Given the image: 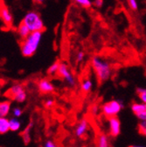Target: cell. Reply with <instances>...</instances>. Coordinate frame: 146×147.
<instances>
[{"label": "cell", "mask_w": 146, "mask_h": 147, "mask_svg": "<svg viewBox=\"0 0 146 147\" xmlns=\"http://www.w3.org/2000/svg\"><path fill=\"white\" fill-rule=\"evenodd\" d=\"M42 32H32L26 39L22 40L20 50L23 56L32 57L38 50L42 40Z\"/></svg>", "instance_id": "cell-1"}, {"label": "cell", "mask_w": 146, "mask_h": 147, "mask_svg": "<svg viewBox=\"0 0 146 147\" xmlns=\"http://www.w3.org/2000/svg\"><path fill=\"white\" fill-rule=\"evenodd\" d=\"M91 64H92V67L98 80L101 82H106L109 79L111 76V67L106 60L99 56H95L91 61Z\"/></svg>", "instance_id": "cell-2"}, {"label": "cell", "mask_w": 146, "mask_h": 147, "mask_svg": "<svg viewBox=\"0 0 146 147\" xmlns=\"http://www.w3.org/2000/svg\"><path fill=\"white\" fill-rule=\"evenodd\" d=\"M22 22L30 29L31 32H42L45 29V25L40 15L35 11H28Z\"/></svg>", "instance_id": "cell-3"}, {"label": "cell", "mask_w": 146, "mask_h": 147, "mask_svg": "<svg viewBox=\"0 0 146 147\" xmlns=\"http://www.w3.org/2000/svg\"><path fill=\"white\" fill-rule=\"evenodd\" d=\"M123 108V103L120 100H112L104 103L102 107V114L108 117H116Z\"/></svg>", "instance_id": "cell-4"}, {"label": "cell", "mask_w": 146, "mask_h": 147, "mask_svg": "<svg viewBox=\"0 0 146 147\" xmlns=\"http://www.w3.org/2000/svg\"><path fill=\"white\" fill-rule=\"evenodd\" d=\"M5 96L8 98L17 102H23L26 99V93L20 84H16L11 86L5 93Z\"/></svg>", "instance_id": "cell-5"}, {"label": "cell", "mask_w": 146, "mask_h": 147, "mask_svg": "<svg viewBox=\"0 0 146 147\" xmlns=\"http://www.w3.org/2000/svg\"><path fill=\"white\" fill-rule=\"evenodd\" d=\"M58 76L61 77L64 80V82H66L67 84L70 87H75L76 85V79L74 74L72 73L71 69L66 63L61 62L58 71Z\"/></svg>", "instance_id": "cell-6"}, {"label": "cell", "mask_w": 146, "mask_h": 147, "mask_svg": "<svg viewBox=\"0 0 146 147\" xmlns=\"http://www.w3.org/2000/svg\"><path fill=\"white\" fill-rule=\"evenodd\" d=\"M0 20L6 28H11L12 26V14L10 11L8 6L4 2V0H0Z\"/></svg>", "instance_id": "cell-7"}, {"label": "cell", "mask_w": 146, "mask_h": 147, "mask_svg": "<svg viewBox=\"0 0 146 147\" xmlns=\"http://www.w3.org/2000/svg\"><path fill=\"white\" fill-rule=\"evenodd\" d=\"M108 131L112 137H117L119 136L121 132V122L116 117H108Z\"/></svg>", "instance_id": "cell-8"}, {"label": "cell", "mask_w": 146, "mask_h": 147, "mask_svg": "<svg viewBox=\"0 0 146 147\" xmlns=\"http://www.w3.org/2000/svg\"><path fill=\"white\" fill-rule=\"evenodd\" d=\"M38 88L42 94H50L54 90V86L48 79H41L38 82Z\"/></svg>", "instance_id": "cell-9"}, {"label": "cell", "mask_w": 146, "mask_h": 147, "mask_svg": "<svg viewBox=\"0 0 146 147\" xmlns=\"http://www.w3.org/2000/svg\"><path fill=\"white\" fill-rule=\"evenodd\" d=\"M88 128H89V123L87 122V119H81L78 124L76 125V128H75V133L76 135V137L78 138H82L86 133L87 131H88Z\"/></svg>", "instance_id": "cell-10"}, {"label": "cell", "mask_w": 146, "mask_h": 147, "mask_svg": "<svg viewBox=\"0 0 146 147\" xmlns=\"http://www.w3.org/2000/svg\"><path fill=\"white\" fill-rule=\"evenodd\" d=\"M32 32L30 31V29L23 23V22H20V24L17 26V36L20 37L21 40H24L26 39V37L31 33Z\"/></svg>", "instance_id": "cell-11"}, {"label": "cell", "mask_w": 146, "mask_h": 147, "mask_svg": "<svg viewBox=\"0 0 146 147\" xmlns=\"http://www.w3.org/2000/svg\"><path fill=\"white\" fill-rule=\"evenodd\" d=\"M11 110V102L9 101L0 102V117H6Z\"/></svg>", "instance_id": "cell-12"}, {"label": "cell", "mask_w": 146, "mask_h": 147, "mask_svg": "<svg viewBox=\"0 0 146 147\" xmlns=\"http://www.w3.org/2000/svg\"><path fill=\"white\" fill-rule=\"evenodd\" d=\"M131 110L133 111V113L137 116L143 111L146 110V103L140 102H134L131 105Z\"/></svg>", "instance_id": "cell-13"}, {"label": "cell", "mask_w": 146, "mask_h": 147, "mask_svg": "<svg viewBox=\"0 0 146 147\" xmlns=\"http://www.w3.org/2000/svg\"><path fill=\"white\" fill-rule=\"evenodd\" d=\"M10 131V122L6 117H0V134H5Z\"/></svg>", "instance_id": "cell-14"}, {"label": "cell", "mask_w": 146, "mask_h": 147, "mask_svg": "<svg viewBox=\"0 0 146 147\" xmlns=\"http://www.w3.org/2000/svg\"><path fill=\"white\" fill-rule=\"evenodd\" d=\"M93 88V82L90 79H85L81 83V89L84 93H87Z\"/></svg>", "instance_id": "cell-15"}, {"label": "cell", "mask_w": 146, "mask_h": 147, "mask_svg": "<svg viewBox=\"0 0 146 147\" xmlns=\"http://www.w3.org/2000/svg\"><path fill=\"white\" fill-rule=\"evenodd\" d=\"M97 147H109L108 144V138L105 134H101L98 137L97 141Z\"/></svg>", "instance_id": "cell-16"}, {"label": "cell", "mask_w": 146, "mask_h": 147, "mask_svg": "<svg viewBox=\"0 0 146 147\" xmlns=\"http://www.w3.org/2000/svg\"><path fill=\"white\" fill-rule=\"evenodd\" d=\"M60 64L61 62H54L53 64H52L48 69H47V73L48 75H51V76H53V75H56L58 74V71H59V67H60Z\"/></svg>", "instance_id": "cell-17"}, {"label": "cell", "mask_w": 146, "mask_h": 147, "mask_svg": "<svg viewBox=\"0 0 146 147\" xmlns=\"http://www.w3.org/2000/svg\"><path fill=\"white\" fill-rule=\"evenodd\" d=\"M9 122H10V130L11 131H17L20 128V121L17 120V118L10 119Z\"/></svg>", "instance_id": "cell-18"}, {"label": "cell", "mask_w": 146, "mask_h": 147, "mask_svg": "<svg viewBox=\"0 0 146 147\" xmlns=\"http://www.w3.org/2000/svg\"><path fill=\"white\" fill-rule=\"evenodd\" d=\"M74 1L84 8H89V7H91V5H92V4H93L91 0H74Z\"/></svg>", "instance_id": "cell-19"}, {"label": "cell", "mask_w": 146, "mask_h": 147, "mask_svg": "<svg viewBox=\"0 0 146 147\" xmlns=\"http://www.w3.org/2000/svg\"><path fill=\"white\" fill-rule=\"evenodd\" d=\"M137 94L141 102L146 103V88H137Z\"/></svg>", "instance_id": "cell-20"}, {"label": "cell", "mask_w": 146, "mask_h": 147, "mask_svg": "<svg viewBox=\"0 0 146 147\" xmlns=\"http://www.w3.org/2000/svg\"><path fill=\"white\" fill-rule=\"evenodd\" d=\"M138 131L142 135L146 137V121H140L138 124Z\"/></svg>", "instance_id": "cell-21"}, {"label": "cell", "mask_w": 146, "mask_h": 147, "mask_svg": "<svg viewBox=\"0 0 146 147\" xmlns=\"http://www.w3.org/2000/svg\"><path fill=\"white\" fill-rule=\"evenodd\" d=\"M128 4H129V6L131 10L133 11H137L138 9V3L137 0H127Z\"/></svg>", "instance_id": "cell-22"}, {"label": "cell", "mask_w": 146, "mask_h": 147, "mask_svg": "<svg viewBox=\"0 0 146 147\" xmlns=\"http://www.w3.org/2000/svg\"><path fill=\"white\" fill-rule=\"evenodd\" d=\"M84 58H85V54H84V53H83V52L80 51V52H78V53H76L75 61H76L78 63L82 62V61H83V60H84Z\"/></svg>", "instance_id": "cell-23"}, {"label": "cell", "mask_w": 146, "mask_h": 147, "mask_svg": "<svg viewBox=\"0 0 146 147\" xmlns=\"http://www.w3.org/2000/svg\"><path fill=\"white\" fill-rule=\"evenodd\" d=\"M53 105H54V100H53V99L48 98V99L46 100V102H45V107H46V109H50V108H52Z\"/></svg>", "instance_id": "cell-24"}, {"label": "cell", "mask_w": 146, "mask_h": 147, "mask_svg": "<svg viewBox=\"0 0 146 147\" xmlns=\"http://www.w3.org/2000/svg\"><path fill=\"white\" fill-rule=\"evenodd\" d=\"M12 112H13V115L14 117H20L21 115H22V109L20 108H14L13 110H12Z\"/></svg>", "instance_id": "cell-25"}, {"label": "cell", "mask_w": 146, "mask_h": 147, "mask_svg": "<svg viewBox=\"0 0 146 147\" xmlns=\"http://www.w3.org/2000/svg\"><path fill=\"white\" fill-rule=\"evenodd\" d=\"M137 117L140 121H146V110L142 113H140V114H138V115H137Z\"/></svg>", "instance_id": "cell-26"}, {"label": "cell", "mask_w": 146, "mask_h": 147, "mask_svg": "<svg viewBox=\"0 0 146 147\" xmlns=\"http://www.w3.org/2000/svg\"><path fill=\"white\" fill-rule=\"evenodd\" d=\"M44 147H57V145L54 144L52 141H51V140H48V141H46L45 144H44Z\"/></svg>", "instance_id": "cell-27"}, {"label": "cell", "mask_w": 146, "mask_h": 147, "mask_svg": "<svg viewBox=\"0 0 146 147\" xmlns=\"http://www.w3.org/2000/svg\"><path fill=\"white\" fill-rule=\"evenodd\" d=\"M94 5L95 6L101 8L103 5V0H94Z\"/></svg>", "instance_id": "cell-28"}, {"label": "cell", "mask_w": 146, "mask_h": 147, "mask_svg": "<svg viewBox=\"0 0 146 147\" xmlns=\"http://www.w3.org/2000/svg\"><path fill=\"white\" fill-rule=\"evenodd\" d=\"M91 111H92V113H93L94 115H96V114L98 113V107H97L96 105L93 106L92 109H91Z\"/></svg>", "instance_id": "cell-29"}, {"label": "cell", "mask_w": 146, "mask_h": 147, "mask_svg": "<svg viewBox=\"0 0 146 147\" xmlns=\"http://www.w3.org/2000/svg\"><path fill=\"white\" fill-rule=\"evenodd\" d=\"M46 0H32V2L36 5H42Z\"/></svg>", "instance_id": "cell-30"}, {"label": "cell", "mask_w": 146, "mask_h": 147, "mask_svg": "<svg viewBox=\"0 0 146 147\" xmlns=\"http://www.w3.org/2000/svg\"><path fill=\"white\" fill-rule=\"evenodd\" d=\"M131 147H146V146H143V145H132Z\"/></svg>", "instance_id": "cell-31"}]
</instances>
